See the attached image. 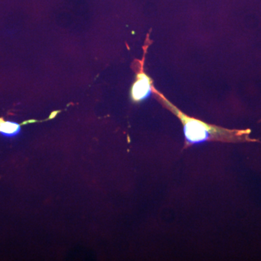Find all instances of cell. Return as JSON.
I'll use <instances>...</instances> for the list:
<instances>
[{"label":"cell","instance_id":"2","mask_svg":"<svg viewBox=\"0 0 261 261\" xmlns=\"http://www.w3.org/2000/svg\"><path fill=\"white\" fill-rule=\"evenodd\" d=\"M153 82L145 72L141 71L136 77V80L130 88V97L135 102H140L148 99L154 94Z\"/></svg>","mask_w":261,"mask_h":261},{"label":"cell","instance_id":"1","mask_svg":"<svg viewBox=\"0 0 261 261\" xmlns=\"http://www.w3.org/2000/svg\"><path fill=\"white\" fill-rule=\"evenodd\" d=\"M154 94L163 107L177 117L181 122L185 137V148L195 144L205 142L238 143L255 141L249 138L250 130L228 129L223 127L209 124L193 117L187 116L155 88H154Z\"/></svg>","mask_w":261,"mask_h":261},{"label":"cell","instance_id":"3","mask_svg":"<svg viewBox=\"0 0 261 261\" xmlns=\"http://www.w3.org/2000/svg\"><path fill=\"white\" fill-rule=\"evenodd\" d=\"M20 124L12 121H5L0 119V134L5 137H12L20 132Z\"/></svg>","mask_w":261,"mask_h":261}]
</instances>
